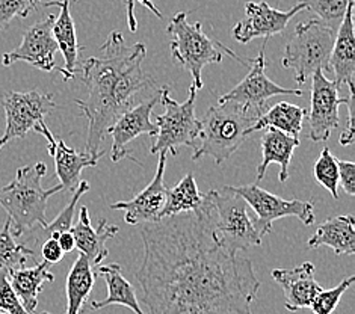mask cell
Masks as SVG:
<instances>
[{"mask_svg": "<svg viewBox=\"0 0 355 314\" xmlns=\"http://www.w3.org/2000/svg\"><path fill=\"white\" fill-rule=\"evenodd\" d=\"M144 256L135 277L148 314H252L260 281L251 260L225 250L205 204L142 224Z\"/></svg>", "mask_w": 355, "mask_h": 314, "instance_id": "obj_1", "label": "cell"}, {"mask_svg": "<svg viewBox=\"0 0 355 314\" xmlns=\"http://www.w3.org/2000/svg\"><path fill=\"white\" fill-rule=\"evenodd\" d=\"M100 52V56L87 59L82 67L80 79L88 88V98L74 100L88 120L87 152L97 159L105 155L101 142L107 130L133 107L135 97L155 83L142 69L147 56L142 42L125 44L123 33L114 30Z\"/></svg>", "mask_w": 355, "mask_h": 314, "instance_id": "obj_2", "label": "cell"}, {"mask_svg": "<svg viewBox=\"0 0 355 314\" xmlns=\"http://www.w3.org/2000/svg\"><path fill=\"white\" fill-rule=\"evenodd\" d=\"M47 173L43 162L17 169L14 180L0 189V207H3L11 220V233L20 237L37 227H47V201L62 191V186L44 189L41 180Z\"/></svg>", "mask_w": 355, "mask_h": 314, "instance_id": "obj_3", "label": "cell"}, {"mask_svg": "<svg viewBox=\"0 0 355 314\" xmlns=\"http://www.w3.org/2000/svg\"><path fill=\"white\" fill-rule=\"evenodd\" d=\"M263 115L233 103H218L209 107L200 120L201 130L192 160L212 157L216 165L224 164L251 134V127Z\"/></svg>", "mask_w": 355, "mask_h": 314, "instance_id": "obj_4", "label": "cell"}, {"mask_svg": "<svg viewBox=\"0 0 355 314\" xmlns=\"http://www.w3.org/2000/svg\"><path fill=\"white\" fill-rule=\"evenodd\" d=\"M191 12H179L173 17L166 28L168 35L171 37V55L174 61L188 70L192 76V87L197 89L202 88L201 73L209 64L223 62L224 56H230L236 61L242 62L245 67L247 61L236 55L232 49L223 46L221 42L212 40L202 32L201 23L191 24L188 17Z\"/></svg>", "mask_w": 355, "mask_h": 314, "instance_id": "obj_5", "label": "cell"}, {"mask_svg": "<svg viewBox=\"0 0 355 314\" xmlns=\"http://www.w3.org/2000/svg\"><path fill=\"white\" fill-rule=\"evenodd\" d=\"M206 201L210 210L214 234L225 250L245 254L252 246H260L261 237L248 216L247 202L236 193L233 186L209 191Z\"/></svg>", "mask_w": 355, "mask_h": 314, "instance_id": "obj_6", "label": "cell"}, {"mask_svg": "<svg viewBox=\"0 0 355 314\" xmlns=\"http://www.w3.org/2000/svg\"><path fill=\"white\" fill-rule=\"evenodd\" d=\"M336 30L320 20L301 21L287 42L282 65L295 73L298 85L306 83L318 71L329 73V56L334 44Z\"/></svg>", "mask_w": 355, "mask_h": 314, "instance_id": "obj_7", "label": "cell"}, {"mask_svg": "<svg viewBox=\"0 0 355 314\" xmlns=\"http://www.w3.org/2000/svg\"><path fill=\"white\" fill-rule=\"evenodd\" d=\"M197 88H189V97L183 103H179L170 96V88L160 89V101L164 103L165 112L156 115L155 124L157 134L150 148L151 155L157 152H171L177 156V147L189 146L196 150L201 130L200 120L196 116Z\"/></svg>", "mask_w": 355, "mask_h": 314, "instance_id": "obj_8", "label": "cell"}, {"mask_svg": "<svg viewBox=\"0 0 355 314\" xmlns=\"http://www.w3.org/2000/svg\"><path fill=\"white\" fill-rule=\"evenodd\" d=\"M5 110L6 127L0 137V150L12 139H21L29 132H37L44 118L56 107L52 94H40L38 91L8 92L0 97Z\"/></svg>", "mask_w": 355, "mask_h": 314, "instance_id": "obj_9", "label": "cell"}, {"mask_svg": "<svg viewBox=\"0 0 355 314\" xmlns=\"http://www.w3.org/2000/svg\"><path fill=\"white\" fill-rule=\"evenodd\" d=\"M233 189L254 210L256 219L252 220V224H254L260 237L270 233L274 220L282 218H298L304 225H311L315 223V204L311 201L283 200L274 193L261 189L256 183L239 186V188L233 186Z\"/></svg>", "mask_w": 355, "mask_h": 314, "instance_id": "obj_10", "label": "cell"}, {"mask_svg": "<svg viewBox=\"0 0 355 314\" xmlns=\"http://www.w3.org/2000/svg\"><path fill=\"white\" fill-rule=\"evenodd\" d=\"M268 40H265L260 52L256 58L247 59L250 65V73L236 85V87L221 96L218 103H233L241 107L256 110V112L265 114L268 110L266 101L275 96H302L301 89L283 88L280 85L270 80L266 76V59L265 49Z\"/></svg>", "mask_w": 355, "mask_h": 314, "instance_id": "obj_11", "label": "cell"}, {"mask_svg": "<svg viewBox=\"0 0 355 314\" xmlns=\"http://www.w3.org/2000/svg\"><path fill=\"white\" fill-rule=\"evenodd\" d=\"M345 103L346 98L339 97L337 85L327 79L324 71H318L311 76V105L306 115L311 141H328L331 133L339 127V106Z\"/></svg>", "mask_w": 355, "mask_h": 314, "instance_id": "obj_12", "label": "cell"}, {"mask_svg": "<svg viewBox=\"0 0 355 314\" xmlns=\"http://www.w3.org/2000/svg\"><path fill=\"white\" fill-rule=\"evenodd\" d=\"M302 11H307L302 3H297L289 11H282L269 6L266 2H247L245 19L234 24L233 38L242 44L256 38L269 40L282 33L293 17Z\"/></svg>", "mask_w": 355, "mask_h": 314, "instance_id": "obj_13", "label": "cell"}, {"mask_svg": "<svg viewBox=\"0 0 355 314\" xmlns=\"http://www.w3.org/2000/svg\"><path fill=\"white\" fill-rule=\"evenodd\" d=\"M55 15H49L24 32L21 44L12 52L3 53L2 64L10 67L15 62H26L41 71H53L55 55L58 52L56 41L52 35Z\"/></svg>", "mask_w": 355, "mask_h": 314, "instance_id": "obj_14", "label": "cell"}, {"mask_svg": "<svg viewBox=\"0 0 355 314\" xmlns=\"http://www.w3.org/2000/svg\"><path fill=\"white\" fill-rule=\"evenodd\" d=\"M160 101V91L150 100L144 103L133 106L118 118L107 133L112 137V162H120L121 159L130 157L128 146L137 139L141 134H148L151 138H156L157 125L151 121V112L155 106Z\"/></svg>", "mask_w": 355, "mask_h": 314, "instance_id": "obj_15", "label": "cell"}, {"mask_svg": "<svg viewBox=\"0 0 355 314\" xmlns=\"http://www.w3.org/2000/svg\"><path fill=\"white\" fill-rule=\"evenodd\" d=\"M168 152H159V162L153 180L146 189L130 201H120L111 206L112 210H124V220L130 225L153 224L160 220L168 189L164 182Z\"/></svg>", "mask_w": 355, "mask_h": 314, "instance_id": "obj_16", "label": "cell"}, {"mask_svg": "<svg viewBox=\"0 0 355 314\" xmlns=\"http://www.w3.org/2000/svg\"><path fill=\"white\" fill-rule=\"evenodd\" d=\"M270 275L283 288L284 307L292 313L310 308L315 296L322 290L315 279V266L310 261L292 269H272Z\"/></svg>", "mask_w": 355, "mask_h": 314, "instance_id": "obj_17", "label": "cell"}, {"mask_svg": "<svg viewBox=\"0 0 355 314\" xmlns=\"http://www.w3.org/2000/svg\"><path fill=\"white\" fill-rule=\"evenodd\" d=\"M37 133L43 134L49 143L47 150L55 160L56 175L61 182L59 184L62 186V191H74L80 182V174L83 169L97 166V157L88 155V152H79L78 150L67 146L62 139L56 141L46 123L38 127Z\"/></svg>", "mask_w": 355, "mask_h": 314, "instance_id": "obj_18", "label": "cell"}, {"mask_svg": "<svg viewBox=\"0 0 355 314\" xmlns=\"http://www.w3.org/2000/svg\"><path fill=\"white\" fill-rule=\"evenodd\" d=\"M70 232L74 237L76 248L82 252V256H85L92 266H100L101 261L109 256L106 242L116 236L118 227L109 225L107 220L101 218L97 228H94L91 225L88 207L82 206L78 223L73 224Z\"/></svg>", "mask_w": 355, "mask_h": 314, "instance_id": "obj_19", "label": "cell"}, {"mask_svg": "<svg viewBox=\"0 0 355 314\" xmlns=\"http://www.w3.org/2000/svg\"><path fill=\"white\" fill-rule=\"evenodd\" d=\"M329 73H333V82L337 88L343 85H354L355 74V33H354V0L348 5V10L342 23L337 28L334 44L329 56Z\"/></svg>", "mask_w": 355, "mask_h": 314, "instance_id": "obj_20", "label": "cell"}, {"mask_svg": "<svg viewBox=\"0 0 355 314\" xmlns=\"http://www.w3.org/2000/svg\"><path fill=\"white\" fill-rule=\"evenodd\" d=\"M44 6L59 8V15L55 19L52 35L56 41L58 52L62 53L65 61V65L58 69V71L62 74L65 82H69L78 76L80 53L78 32H76V24L70 12V0H53V2H46Z\"/></svg>", "mask_w": 355, "mask_h": 314, "instance_id": "obj_21", "label": "cell"}, {"mask_svg": "<svg viewBox=\"0 0 355 314\" xmlns=\"http://www.w3.org/2000/svg\"><path fill=\"white\" fill-rule=\"evenodd\" d=\"M261 146V162L257 166V177L256 184L261 182L265 177L268 166L270 164L280 165V174L278 180L284 183L289 178V165L292 162L293 151L300 147V139L287 137L286 133L278 132L272 127H268V130L263 133L260 141Z\"/></svg>", "mask_w": 355, "mask_h": 314, "instance_id": "obj_22", "label": "cell"}, {"mask_svg": "<svg viewBox=\"0 0 355 314\" xmlns=\"http://www.w3.org/2000/svg\"><path fill=\"white\" fill-rule=\"evenodd\" d=\"M309 248L328 246L336 256H354L355 254V225L354 216L343 215L327 219L310 237Z\"/></svg>", "mask_w": 355, "mask_h": 314, "instance_id": "obj_23", "label": "cell"}, {"mask_svg": "<svg viewBox=\"0 0 355 314\" xmlns=\"http://www.w3.org/2000/svg\"><path fill=\"white\" fill-rule=\"evenodd\" d=\"M8 279L15 295L29 314H33L38 307V296L43 290L44 283H53L55 275L49 270L46 261H41L33 268H21L8 272Z\"/></svg>", "mask_w": 355, "mask_h": 314, "instance_id": "obj_24", "label": "cell"}, {"mask_svg": "<svg viewBox=\"0 0 355 314\" xmlns=\"http://www.w3.org/2000/svg\"><path fill=\"white\" fill-rule=\"evenodd\" d=\"M105 278L107 287V298L103 301H91L92 310H100L109 307V305H123L130 308L135 314H147L141 308L137 298L135 287L124 278L121 272V266L112 263V265H100L97 266V274Z\"/></svg>", "mask_w": 355, "mask_h": 314, "instance_id": "obj_25", "label": "cell"}, {"mask_svg": "<svg viewBox=\"0 0 355 314\" xmlns=\"http://www.w3.org/2000/svg\"><path fill=\"white\" fill-rule=\"evenodd\" d=\"M96 283V274L92 272V265L85 256L74 260L73 266L67 275V311L65 314H83V308L88 302L92 287Z\"/></svg>", "mask_w": 355, "mask_h": 314, "instance_id": "obj_26", "label": "cell"}, {"mask_svg": "<svg viewBox=\"0 0 355 314\" xmlns=\"http://www.w3.org/2000/svg\"><path fill=\"white\" fill-rule=\"evenodd\" d=\"M307 115V110L302 109L297 105L287 103V101H280L272 107H268L266 112L261 115L257 123L251 127V133L257 130L268 129V127H272V129L286 133L287 137L298 138L302 130V121Z\"/></svg>", "mask_w": 355, "mask_h": 314, "instance_id": "obj_27", "label": "cell"}, {"mask_svg": "<svg viewBox=\"0 0 355 314\" xmlns=\"http://www.w3.org/2000/svg\"><path fill=\"white\" fill-rule=\"evenodd\" d=\"M202 204H205V193L198 191L196 177L186 174L179 184L174 186L173 189H168L160 219L188 213V211H197Z\"/></svg>", "mask_w": 355, "mask_h": 314, "instance_id": "obj_28", "label": "cell"}, {"mask_svg": "<svg viewBox=\"0 0 355 314\" xmlns=\"http://www.w3.org/2000/svg\"><path fill=\"white\" fill-rule=\"evenodd\" d=\"M29 259H33V251L15 242L11 233V220L6 219L3 228L0 230V270L11 272L21 269Z\"/></svg>", "mask_w": 355, "mask_h": 314, "instance_id": "obj_29", "label": "cell"}, {"mask_svg": "<svg viewBox=\"0 0 355 314\" xmlns=\"http://www.w3.org/2000/svg\"><path fill=\"white\" fill-rule=\"evenodd\" d=\"M349 2L351 0H298V3H302L306 10L315 12L319 20L333 30L339 28Z\"/></svg>", "mask_w": 355, "mask_h": 314, "instance_id": "obj_30", "label": "cell"}, {"mask_svg": "<svg viewBox=\"0 0 355 314\" xmlns=\"http://www.w3.org/2000/svg\"><path fill=\"white\" fill-rule=\"evenodd\" d=\"M88 191H89V183L85 182V180H80L79 184H78V188L74 189V193H73V197H71L69 204H67L61 213H59L53 219V223H50V224H47V227L41 228V230H43V234L47 237V239H55L56 241V237L59 234L71 230L73 219H74V215H76V207H78L79 200Z\"/></svg>", "mask_w": 355, "mask_h": 314, "instance_id": "obj_31", "label": "cell"}, {"mask_svg": "<svg viewBox=\"0 0 355 314\" xmlns=\"http://www.w3.org/2000/svg\"><path fill=\"white\" fill-rule=\"evenodd\" d=\"M313 173H315L318 184L324 186L331 193L333 198H339V168H337V159L327 147L319 155Z\"/></svg>", "mask_w": 355, "mask_h": 314, "instance_id": "obj_32", "label": "cell"}, {"mask_svg": "<svg viewBox=\"0 0 355 314\" xmlns=\"http://www.w3.org/2000/svg\"><path fill=\"white\" fill-rule=\"evenodd\" d=\"M355 277L351 275L348 278H343V281L336 286L334 288H327V290H320L315 299H313L310 310L313 311V314H333L339 305L342 296L345 295V292L354 284Z\"/></svg>", "mask_w": 355, "mask_h": 314, "instance_id": "obj_33", "label": "cell"}, {"mask_svg": "<svg viewBox=\"0 0 355 314\" xmlns=\"http://www.w3.org/2000/svg\"><path fill=\"white\" fill-rule=\"evenodd\" d=\"M43 0H0V32L10 28L14 19H26Z\"/></svg>", "mask_w": 355, "mask_h": 314, "instance_id": "obj_34", "label": "cell"}, {"mask_svg": "<svg viewBox=\"0 0 355 314\" xmlns=\"http://www.w3.org/2000/svg\"><path fill=\"white\" fill-rule=\"evenodd\" d=\"M0 311L6 314H29L11 287L6 270H0Z\"/></svg>", "mask_w": 355, "mask_h": 314, "instance_id": "obj_35", "label": "cell"}, {"mask_svg": "<svg viewBox=\"0 0 355 314\" xmlns=\"http://www.w3.org/2000/svg\"><path fill=\"white\" fill-rule=\"evenodd\" d=\"M337 168H339V184L343 191L354 197L355 195V164L349 160L337 159Z\"/></svg>", "mask_w": 355, "mask_h": 314, "instance_id": "obj_36", "label": "cell"}, {"mask_svg": "<svg viewBox=\"0 0 355 314\" xmlns=\"http://www.w3.org/2000/svg\"><path fill=\"white\" fill-rule=\"evenodd\" d=\"M348 91L349 94L346 97V106H348V121H346V129L343 130V133L340 134L339 138V143L343 147L351 146L354 141V103H355V97H354V85H348Z\"/></svg>", "mask_w": 355, "mask_h": 314, "instance_id": "obj_37", "label": "cell"}, {"mask_svg": "<svg viewBox=\"0 0 355 314\" xmlns=\"http://www.w3.org/2000/svg\"><path fill=\"white\" fill-rule=\"evenodd\" d=\"M76 2V0H74ZM141 3L147 8V10H150L151 12H153L157 19H162V12H160L157 10V6L153 3V0H124L125 3V12H128V24H129V29L130 32H137L138 29V23H137V19H135V3Z\"/></svg>", "mask_w": 355, "mask_h": 314, "instance_id": "obj_38", "label": "cell"}, {"mask_svg": "<svg viewBox=\"0 0 355 314\" xmlns=\"http://www.w3.org/2000/svg\"><path fill=\"white\" fill-rule=\"evenodd\" d=\"M41 256H43L47 265H55V263L62 260L64 252L55 239H46L41 245Z\"/></svg>", "mask_w": 355, "mask_h": 314, "instance_id": "obj_39", "label": "cell"}, {"mask_svg": "<svg viewBox=\"0 0 355 314\" xmlns=\"http://www.w3.org/2000/svg\"><path fill=\"white\" fill-rule=\"evenodd\" d=\"M56 242L61 246V250L64 254H70L71 251L76 250V242L71 232H64L56 237Z\"/></svg>", "mask_w": 355, "mask_h": 314, "instance_id": "obj_40", "label": "cell"}, {"mask_svg": "<svg viewBox=\"0 0 355 314\" xmlns=\"http://www.w3.org/2000/svg\"><path fill=\"white\" fill-rule=\"evenodd\" d=\"M0 314H6V313H2V311H0ZM43 314H50V313H43Z\"/></svg>", "mask_w": 355, "mask_h": 314, "instance_id": "obj_41", "label": "cell"}]
</instances>
